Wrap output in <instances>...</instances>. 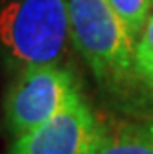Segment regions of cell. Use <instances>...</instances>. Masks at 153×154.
I'll return each mask as SVG.
<instances>
[{"mask_svg":"<svg viewBox=\"0 0 153 154\" xmlns=\"http://www.w3.org/2000/svg\"><path fill=\"white\" fill-rule=\"evenodd\" d=\"M109 4L120 15L129 33L137 41L151 15L149 11L153 8V2L151 0H109Z\"/></svg>","mask_w":153,"mask_h":154,"instance_id":"cell-6","label":"cell"},{"mask_svg":"<svg viewBox=\"0 0 153 154\" xmlns=\"http://www.w3.org/2000/svg\"><path fill=\"white\" fill-rule=\"evenodd\" d=\"M135 59L140 79L148 88L153 90V13L149 15L140 37L137 38Z\"/></svg>","mask_w":153,"mask_h":154,"instance_id":"cell-7","label":"cell"},{"mask_svg":"<svg viewBox=\"0 0 153 154\" xmlns=\"http://www.w3.org/2000/svg\"><path fill=\"white\" fill-rule=\"evenodd\" d=\"M98 154H153V134L146 123H116L105 128Z\"/></svg>","mask_w":153,"mask_h":154,"instance_id":"cell-5","label":"cell"},{"mask_svg":"<svg viewBox=\"0 0 153 154\" xmlns=\"http://www.w3.org/2000/svg\"><path fill=\"white\" fill-rule=\"evenodd\" d=\"M70 38L100 86L118 99L137 97L144 81L135 59L137 41L109 0H67Z\"/></svg>","mask_w":153,"mask_h":154,"instance_id":"cell-1","label":"cell"},{"mask_svg":"<svg viewBox=\"0 0 153 154\" xmlns=\"http://www.w3.org/2000/svg\"><path fill=\"white\" fill-rule=\"evenodd\" d=\"M146 125L149 127V130H151V134H153V116H151V118H149V119L146 121Z\"/></svg>","mask_w":153,"mask_h":154,"instance_id":"cell-8","label":"cell"},{"mask_svg":"<svg viewBox=\"0 0 153 154\" xmlns=\"http://www.w3.org/2000/svg\"><path fill=\"white\" fill-rule=\"evenodd\" d=\"M78 92L70 70L59 64L18 70L4 97V118L11 136L18 138L41 127Z\"/></svg>","mask_w":153,"mask_h":154,"instance_id":"cell-3","label":"cell"},{"mask_svg":"<svg viewBox=\"0 0 153 154\" xmlns=\"http://www.w3.org/2000/svg\"><path fill=\"white\" fill-rule=\"evenodd\" d=\"M151 2H153V0H151Z\"/></svg>","mask_w":153,"mask_h":154,"instance_id":"cell-9","label":"cell"},{"mask_svg":"<svg viewBox=\"0 0 153 154\" xmlns=\"http://www.w3.org/2000/svg\"><path fill=\"white\" fill-rule=\"evenodd\" d=\"M68 37L67 0L0 2V53L13 68L59 64Z\"/></svg>","mask_w":153,"mask_h":154,"instance_id":"cell-2","label":"cell"},{"mask_svg":"<svg viewBox=\"0 0 153 154\" xmlns=\"http://www.w3.org/2000/svg\"><path fill=\"white\" fill-rule=\"evenodd\" d=\"M105 127L80 90L41 127L15 138L9 154H98Z\"/></svg>","mask_w":153,"mask_h":154,"instance_id":"cell-4","label":"cell"}]
</instances>
